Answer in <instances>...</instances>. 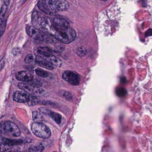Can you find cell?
Here are the masks:
<instances>
[{
	"label": "cell",
	"instance_id": "cb8c5ba5",
	"mask_svg": "<svg viewBox=\"0 0 152 152\" xmlns=\"http://www.w3.org/2000/svg\"><path fill=\"white\" fill-rule=\"evenodd\" d=\"M126 93V91L123 88H120L117 91V95L119 96H123Z\"/></svg>",
	"mask_w": 152,
	"mask_h": 152
},
{
	"label": "cell",
	"instance_id": "d6986e66",
	"mask_svg": "<svg viewBox=\"0 0 152 152\" xmlns=\"http://www.w3.org/2000/svg\"><path fill=\"white\" fill-rule=\"evenodd\" d=\"M76 53L79 56L83 57L87 55V50L85 48H80L77 49Z\"/></svg>",
	"mask_w": 152,
	"mask_h": 152
},
{
	"label": "cell",
	"instance_id": "2e32d148",
	"mask_svg": "<svg viewBox=\"0 0 152 152\" xmlns=\"http://www.w3.org/2000/svg\"><path fill=\"white\" fill-rule=\"evenodd\" d=\"M35 73L38 76L42 78H48L50 76V73L47 71H44L39 68H37L35 70Z\"/></svg>",
	"mask_w": 152,
	"mask_h": 152
},
{
	"label": "cell",
	"instance_id": "4fadbf2b",
	"mask_svg": "<svg viewBox=\"0 0 152 152\" xmlns=\"http://www.w3.org/2000/svg\"><path fill=\"white\" fill-rule=\"evenodd\" d=\"M48 47L49 49L51 51H54L56 52H62L65 50V47L63 44L58 43L52 40L48 42Z\"/></svg>",
	"mask_w": 152,
	"mask_h": 152
},
{
	"label": "cell",
	"instance_id": "8fae6325",
	"mask_svg": "<svg viewBox=\"0 0 152 152\" xmlns=\"http://www.w3.org/2000/svg\"><path fill=\"white\" fill-rule=\"evenodd\" d=\"M39 110L42 113L51 117L58 124L61 123L62 116L59 114L53 112L52 110L47 107H41L39 108Z\"/></svg>",
	"mask_w": 152,
	"mask_h": 152
},
{
	"label": "cell",
	"instance_id": "ac0fdd59",
	"mask_svg": "<svg viewBox=\"0 0 152 152\" xmlns=\"http://www.w3.org/2000/svg\"><path fill=\"white\" fill-rule=\"evenodd\" d=\"M40 100L39 98L36 96H31L30 101L27 103V104L29 106H34L39 103Z\"/></svg>",
	"mask_w": 152,
	"mask_h": 152
},
{
	"label": "cell",
	"instance_id": "4316f807",
	"mask_svg": "<svg viewBox=\"0 0 152 152\" xmlns=\"http://www.w3.org/2000/svg\"></svg>",
	"mask_w": 152,
	"mask_h": 152
},
{
	"label": "cell",
	"instance_id": "8992f818",
	"mask_svg": "<svg viewBox=\"0 0 152 152\" xmlns=\"http://www.w3.org/2000/svg\"><path fill=\"white\" fill-rule=\"evenodd\" d=\"M27 34L35 40L44 41L47 42H49L52 39L48 34L42 32L39 29L34 26H27L26 27Z\"/></svg>",
	"mask_w": 152,
	"mask_h": 152
},
{
	"label": "cell",
	"instance_id": "9c48e42d",
	"mask_svg": "<svg viewBox=\"0 0 152 152\" xmlns=\"http://www.w3.org/2000/svg\"><path fill=\"white\" fill-rule=\"evenodd\" d=\"M23 141L20 140H10L1 137V152H3L6 150L10 149L15 145L22 144Z\"/></svg>",
	"mask_w": 152,
	"mask_h": 152
},
{
	"label": "cell",
	"instance_id": "277c9868",
	"mask_svg": "<svg viewBox=\"0 0 152 152\" xmlns=\"http://www.w3.org/2000/svg\"><path fill=\"white\" fill-rule=\"evenodd\" d=\"M31 130L34 135L42 138H48L51 136V131L49 128L41 123H33L31 125Z\"/></svg>",
	"mask_w": 152,
	"mask_h": 152
},
{
	"label": "cell",
	"instance_id": "52a82bcc",
	"mask_svg": "<svg viewBox=\"0 0 152 152\" xmlns=\"http://www.w3.org/2000/svg\"><path fill=\"white\" fill-rule=\"evenodd\" d=\"M18 88L25 92L30 94L36 95H43L45 94V91L44 90L32 84L27 83H19L18 85Z\"/></svg>",
	"mask_w": 152,
	"mask_h": 152
},
{
	"label": "cell",
	"instance_id": "44dd1931",
	"mask_svg": "<svg viewBox=\"0 0 152 152\" xmlns=\"http://www.w3.org/2000/svg\"><path fill=\"white\" fill-rule=\"evenodd\" d=\"M44 149V147L43 145H40L31 148L29 150V152H42Z\"/></svg>",
	"mask_w": 152,
	"mask_h": 152
},
{
	"label": "cell",
	"instance_id": "30bf717a",
	"mask_svg": "<svg viewBox=\"0 0 152 152\" xmlns=\"http://www.w3.org/2000/svg\"><path fill=\"white\" fill-rule=\"evenodd\" d=\"M31 95L24 91H17L14 92L13 98L14 101L20 103H28L31 99Z\"/></svg>",
	"mask_w": 152,
	"mask_h": 152
},
{
	"label": "cell",
	"instance_id": "ba28073f",
	"mask_svg": "<svg viewBox=\"0 0 152 152\" xmlns=\"http://www.w3.org/2000/svg\"><path fill=\"white\" fill-rule=\"evenodd\" d=\"M62 78L66 81L74 86L79 85L80 82V75L72 71H66L63 74Z\"/></svg>",
	"mask_w": 152,
	"mask_h": 152
},
{
	"label": "cell",
	"instance_id": "5bb4252c",
	"mask_svg": "<svg viewBox=\"0 0 152 152\" xmlns=\"http://www.w3.org/2000/svg\"><path fill=\"white\" fill-rule=\"evenodd\" d=\"M36 63H38V64L43 68H46L48 70H52L54 69V66L51 64L43 59H42L41 58L36 57Z\"/></svg>",
	"mask_w": 152,
	"mask_h": 152
},
{
	"label": "cell",
	"instance_id": "603a6c76",
	"mask_svg": "<svg viewBox=\"0 0 152 152\" xmlns=\"http://www.w3.org/2000/svg\"><path fill=\"white\" fill-rule=\"evenodd\" d=\"M31 82L32 83L33 85L36 86V87H39L42 85V83H41L40 82L37 80H34H34H33L32 81H31Z\"/></svg>",
	"mask_w": 152,
	"mask_h": 152
},
{
	"label": "cell",
	"instance_id": "9a60e30c",
	"mask_svg": "<svg viewBox=\"0 0 152 152\" xmlns=\"http://www.w3.org/2000/svg\"><path fill=\"white\" fill-rule=\"evenodd\" d=\"M32 117L35 122L40 123L43 120L42 115L38 111H34L33 112Z\"/></svg>",
	"mask_w": 152,
	"mask_h": 152
},
{
	"label": "cell",
	"instance_id": "3957f363",
	"mask_svg": "<svg viewBox=\"0 0 152 152\" xmlns=\"http://www.w3.org/2000/svg\"><path fill=\"white\" fill-rule=\"evenodd\" d=\"M38 53L42 59L50 63L53 66L60 67L62 65V61L58 58L51 54V50L48 47L38 48Z\"/></svg>",
	"mask_w": 152,
	"mask_h": 152
},
{
	"label": "cell",
	"instance_id": "e0dca14e",
	"mask_svg": "<svg viewBox=\"0 0 152 152\" xmlns=\"http://www.w3.org/2000/svg\"><path fill=\"white\" fill-rule=\"evenodd\" d=\"M25 61L27 64H34L36 63V57L34 55L29 54L26 57Z\"/></svg>",
	"mask_w": 152,
	"mask_h": 152
},
{
	"label": "cell",
	"instance_id": "5b68a950",
	"mask_svg": "<svg viewBox=\"0 0 152 152\" xmlns=\"http://www.w3.org/2000/svg\"><path fill=\"white\" fill-rule=\"evenodd\" d=\"M1 132L4 135L11 137H18L21 135V131L18 126L12 122H5L1 126Z\"/></svg>",
	"mask_w": 152,
	"mask_h": 152
},
{
	"label": "cell",
	"instance_id": "484cf974",
	"mask_svg": "<svg viewBox=\"0 0 152 152\" xmlns=\"http://www.w3.org/2000/svg\"><path fill=\"white\" fill-rule=\"evenodd\" d=\"M5 63V57H3L2 58V59H1V70H2V68H3V66H4Z\"/></svg>",
	"mask_w": 152,
	"mask_h": 152
},
{
	"label": "cell",
	"instance_id": "d4e9b609",
	"mask_svg": "<svg viewBox=\"0 0 152 152\" xmlns=\"http://www.w3.org/2000/svg\"><path fill=\"white\" fill-rule=\"evenodd\" d=\"M6 26V21H5V22H3V23L1 24V36H2V34L5 31Z\"/></svg>",
	"mask_w": 152,
	"mask_h": 152
},
{
	"label": "cell",
	"instance_id": "ffe728a7",
	"mask_svg": "<svg viewBox=\"0 0 152 152\" xmlns=\"http://www.w3.org/2000/svg\"><path fill=\"white\" fill-rule=\"evenodd\" d=\"M7 10V6L5 4H3V6L1 7V16H0V22H1V25L3 23V20H4V17H5V14H6V11Z\"/></svg>",
	"mask_w": 152,
	"mask_h": 152
},
{
	"label": "cell",
	"instance_id": "6da1fadb",
	"mask_svg": "<svg viewBox=\"0 0 152 152\" xmlns=\"http://www.w3.org/2000/svg\"><path fill=\"white\" fill-rule=\"evenodd\" d=\"M32 23L34 26L41 29L61 43H71L76 37V32L63 18L46 17L35 11L32 15Z\"/></svg>",
	"mask_w": 152,
	"mask_h": 152
},
{
	"label": "cell",
	"instance_id": "7c38bea8",
	"mask_svg": "<svg viewBox=\"0 0 152 152\" xmlns=\"http://www.w3.org/2000/svg\"><path fill=\"white\" fill-rule=\"evenodd\" d=\"M17 80L24 82H31L34 80V75L32 73L28 71H20L15 75Z\"/></svg>",
	"mask_w": 152,
	"mask_h": 152
},
{
	"label": "cell",
	"instance_id": "7a4b0ae2",
	"mask_svg": "<svg viewBox=\"0 0 152 152\" xmlns=\"http://www.w3.org/2000/svg\"><path fill=\"white\" fill-rule=\"evenodd\" d=\"M39 9L46 15L64 11L69 7L68 2L62 0H42L37 4Z\"/></svg>",
	"mask_w": 152,
	"mask_h": 152
},
{
	"label": "cell",
	"instance_id": "7402d4cb",
	"mask_svg": "<svg viewBox=\"0 0 152 152\" xmlns=\"http://www.w3.org/2000/svg\"><path fill=\"white\" fill-rule=\"evenodd\" d=\"M62 96L65 98V99L68 101H72V96L71 93L66 91H64L62 93Z\"/></svg>",
	"mask_w": 152,
	"mask_h": 152
}]
</instances>
